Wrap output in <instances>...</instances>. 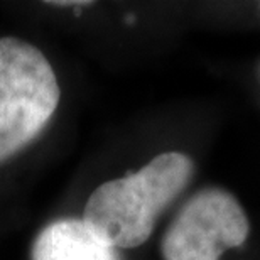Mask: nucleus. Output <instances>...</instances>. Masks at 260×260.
Instances as JSON below:
<instances>
[{
  "label": "nucleus",
  "instance_id": "f03ea898",
  "mask_svg": "<svg viewBox=\"0 0 260 260\" xmlns=\"http://www.w3.org/2000/svg\"><path fill=\"white\" fill-rule=\"evenodd\" d=\"M61 88L43 51L17 38H0V162L43 132Z\"/></svg>",
  "mask_w": 260,
  "mask_h": 260
},
{
  "label": "nucleus",
  "instance_id": "20e7f679",
  "mask_svg": "<svg viewBox=\"0 0 260 260\" xmlns=\"http://www.w3.org/2000/svg\"><path fill=\"white\" fill-rule=\"evenodd\" d=\"M32 260H118L117 250L93 235L80 218L51 223L36 238Z\"/></svg>",
  "mask_w": 260,
  "mask_h": 260
},
{
  "label": "nucleus",
  "instance_id": "7ed1b4c3",
  "mask_svg": "<svg viewBox=\"0 0 260 260\" xmlns=\"http://www.w3.org/2000/svg\"><path fill=\"white\" fill-rule=\"evenodd\" d=\"M250 225L235 196L220 188L196 193L181 208L160 242L164 260H220L245 243Z\"/></svg>",
  "mask_w": 260,
  "mask_h": 260
},
{
  "label": "nucleus",
  "instance_id": "39448f33",
  "mask_svg": "<svg viewBox=\"0 0 260 260\" xmlns=\"http://www.w3.org/2000/svg\"><path fill=\"white\" fill-rule=\"evenodd\" d=\"M49 5H54V7H70V5H91V2H81V0H75V2H48Z\"/></svg>",
  "mask_w": 260,
  "mask_h": 260
},
{
  "label": "nucleus",
  "instance_id": "f257e3e1",
  "mask_svg": "<svg viewBox=\"0 0 260 260\" xmlns=\"http://www.w3.org/2000/svg\"><path fill=\"white\" fill-rule=\"evenodd\" d=\"M194 166L186 154L164 152L137 173L103 183L88 198L83 223L115 248L140 247L152 235L159 215L188 186Z\"/></svg>",
  "mask_w": 260,
  "mask_h": 260
}]
</instances>
